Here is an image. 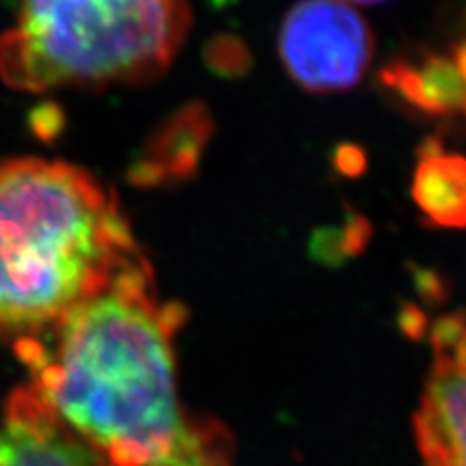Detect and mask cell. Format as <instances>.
<instances>
[{"mask_svg":"<svg viewBox=\"0 0 466 466\" xmlns=\"http://www.w3.org/2000/svg\"><path fill=\"white\" fill-rule=\"evenodd\" d=\"M185 320L157 296L150 262H135L58 320L51 348L27 346L39 400L107 466H231L229 433L179 400Z\"/></svg>","mask_w":466,"mask_h":466,"instance_id":"obj_1","label":"cell"},{"mask_svg":"<svg viewBox=\"0 0 466 466\" xmlns=\"http://www.w3.org/2000/svg\"><path fill=\"white\" fill-rule=\"evenodd\" d=\"M142 258L116 198L90 173L0 159V327L56 325Z\"/></svg>","mask_w":466,"mask_h":466,"instance_id":"obj_2","label":"cell"},{"mask_svg":"<svg viewBox=\"0 0 466 466\" xmlns=\"http://www.w3.org/2000/svg\"><path fill=\"white\" fill-rule=\"evenodd\" d=\"M188 27L187 0H20L0 76L25 92L138 84L167 70Z\"/></svg>","mask_w":466,"mask_h":466,"instance_id":"obj_3","label":"cell"},{"mask_svg":"<svg viewBox=\"0 0 466 466\" xmlns=\"http://www.w3.org/2000/svg\"><path fill=\"white\" fill-rule=\"evenodd\" d=\"M279 51L289 78L309 94L352 90L375 53L370 24L339 0H299L280 25Z\"/></svg>","mask_w":466,"mask_h":466,"instance_id":"obj_4","label":"cell"},{"mask_svg":"<svg viewBox=\"0 0 466 466\" xmlns=\"http://www.w3.org/2000/svg\"><path fill=\"white\" fill-rule=\"evenodd\" d=\"M431 363L416 416L424 466H466V315L451 313L430 330Z\"/></svg>","mask_w":466,"mask_h":466,"instance_id":"obj_5","label":"cell"},{"mask_svg":"<svg viewBox=\"0 0 466 466\" xmlns=\"http://www.w3.org/2000/svg\"><path fill=\"white\" fill-rule=\"evenodd\" d=\"M0 466H107L58 424L37 395H22L0 428Z\"/></svg>","mask_w":466,"mask_h":466,"instance_id":"obj_6","label":"cell"},{"mask_svg":"<svg viewBox=\"0 0 466 466\" xmlns=\"http://www.w3.org/2000/svg\"><path fill=\"white\" fill-rule=\"evenodd\" d=\"M214 130L212 115L200 101L181 107L156 130L130 177L142 187L187 183L200 169Z\"/></svg>","mask_w":466,"mask_h":466,"instance_id":"obj_7","label":"cell"},{"mask_svg":"<svg viewBox=\"0 0 466 466\" xmlns=\"http://www.w3.org/2000/svg\"><path fill=\"white\" fill-rule=\"evenodd\" d=\"M377 78L389 94L421 115L433 119L464 116V86L447 53L426 49L402 55L379 70Z\"/></svg>","mask_w":466,"mask_h":466,"instance_id":"obj_8","label":"cell"},{"mask_svg":"<svg viewBox=\"0 0 466 466\" xmlns=\"http://www.w3.org/2000/svg\"><path fill=\"white\" fill-rule=\"evenodd\" d=\"M410 195L421 220L437 229H466V157L440 138L421 142Z\"/></svg>","mask_w":466,"mask_h":466,"instance_id":"obj_9","label":"cell"},{"mask_svg":"<svg viewBox=\"0 0 466 466\" xmlns=\"http://www.w3.org/2000/svg\"><path fill=\"white\" fill-rule=\"evenodd\" d=\"M370 238V224L360 216H352L342 228L317 236L313 241V255L323 262H340L346 257L358 255V251L368 245Z\"/></svg>","mask_w":466,"mask_h":466,"instance_id":"obj_10","label":"cell"},{"mask_svg":"<svg viewBox=\"0 0 466 466\" xmlns=\"http://www.w3.org/2000/svg\"><path fill=\"white\" fill-rule=\"evenodd\" d=\"M207 61L218 75L236 76L249 68V51L236 37H216L207 49Z\"/></svg>","mask_w":466,"mask_h":466,"instance_id":"obj_11","label":"cell"},{"mask_svg":"<svg viewBox=\"0 0 466 466\" xmlns=\"http://www.w3.org/2000/svg\"><path fill=\"white\" fill-rule=\"evenodd\" d=\"M447 55L451 56V61H453L457 66V72L462 80L464 94H466V34L461 35L457 41L451 43ZM464 119H466V107H464Z\"/></svg>","mask_w":466,"mask_h":466,"instance_id":"obj_12","label":"cell"},{"mask_svg":"<svg viewBox=\"0 0 466 466\" xmlns=\"http://www.w3.org/2000/svg\"><path fill=\"white\" fill-rule=\"evenodd\" d=\"M363 159V156L358 154V148H342L340 152V169L344 173H358L360 162Z\"/></svg>","mask_w":466,"mask_h":466,"instance_id":"obj_13","label":"cell"},{"mask_svg":"<svg viewBox=\"0 0 466 466\" xmlns=\"http://www.w3.org/2000/svg\"><path fill=\"white\" fill-rule=\"evenodd\" d=\"M342 3V0H339ZM348 3H356V5H379V3H385V0H348Z\"/></svg>","mask_w":466,"mask_h":466,"instance_id":"obj_14","label":"cell"}]
</instances>
